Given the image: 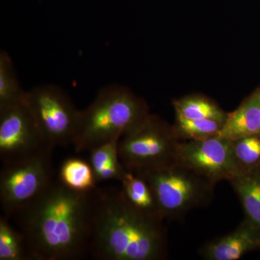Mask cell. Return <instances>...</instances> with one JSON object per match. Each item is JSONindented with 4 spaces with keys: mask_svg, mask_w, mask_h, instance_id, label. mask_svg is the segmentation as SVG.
Here are the masks:
<instances>
[{
    "mask_svg": "<svg viewBox=\"0 0 260 260\" xmlns=\"http://www.w3.org/2000/svg\"><path fill=\"white\" fill-rule=\"evenodd\" d=\"M54 179L14 215L32 260H80L89 255L92 194Z\"/></svg>",
    "mask_w": 260,
    "mask_h": 260,
    "instance_id": "6da1fadb",
    "label": "cell"
},
{
    "mask_svg": "<svg viewBox=\"0 0 260 260\" xmlns=\"http://www.w3.org/2000/svg\"><path fill=\"white\" fill-rule=\"evenodd\" d=\"M168 255L164 221L135 209L121 187L94 189L89 256L95 260H164Z\"/></svg>",
    "mask_w": 260,
    "mask_h": 260,
    "instance_id": "7a4b0ae2",
    "label": "cell"
},
{
    "mask_svg": "<svg viewBox=\"0 0 260 260\" xmlns=\"http://www.w3.org/2000/svg\"><path fill=\"white\" fill-rule=\"evenodd\" d=\"M149 114L143 100L129 89L110 84L98 92L91 104L80 110L73 147L77 153L88 152L123 135Z\"/></svg>",
    "mask_w": 260,
    "mask_h": 260,
    "instance_id": "3957f363",
    "label": "cell"
},
{
    "mask_svg": "<svg viewBox=\"0 0 260 260\" xmlns=\"http://www.w3.org/2000/svg\"><path fill=\"white\" fill-rule=\"evenodd\" d=\"M181 140L174 127L148 114L121 137L119 158L126 170L134 174L155 170L177 162Z\"/></svg>",
    "mask_w": 260,
    "mask_h": 260,
    "instance_id": "277c9868",
    "label": "cell"
},
{
    "mask_svg": "<svg viewBox=\"0 0 260 260\" xmlns=\"http://www.w3.org/2000/svg\"><path fill=\"white\" fill-rule=\"evenodd\" d=\"M138 175L150 184L165 220H182L213 198L215 184L179 162Z\"/></svg>",
    "mask_w": 260,
    "mask_h": 260,
    "instance_id": "5b68a950",
    "label": "cell"
},
{
    "mask_svg": "<svg viewBox=\"0 0 260 260\" xmlns=\"http://www.w3.org/2000/svg\"><path fill=\"white\" fill-rule=\"evenodd\" d=\"M23 100L49 146L73 145L80 110L63 89L54 84L37 85L26 90Z\"/></svg>",
    "mask_w": 260,
    "mask_h": 260,
    "instance_id": "8992f818",
    "label": "cell"
},
{
    "mask_svg": "<svg viewBox=\"0 0 260 260\" xmlns=\"http://www.w3.org/2000/svg\"><path fill=\"white\" fill-rule=\"evenodd\" d=\"M52 149L31 158L3 165L0 203L3 215L10 218L42 194L54 181Z\"/></svg>",
    "mask_w": 260,
    "mask_h": 260,
    "instance_id": "52a82bcc",
    "label": "cell"
},
{
    "mask_svg": "<svg viewBox=\"0 0 260 260\" xmlns=\"http://www.w3.org/2000/svg\"><path fill=\"white\" fill-rule=\"evenodd\" d=\"M48 145L24 100L0 109V160L3 165L42 153Z\"/></svg>",
    "mask_w": 260,
    "mask_h": 260,
    "instance_id": "ba28073f",
    "label": "cell"
},
{
    "mask_svg": "<svg viewBox=\"0 0 260 260\" xmlns=\"http://www.w3.org/2000/svg\"><path fill=\"white\" fill-rule=\"evenodd\" d=\"M177 162L216 184L239 172L232 141L219 135L199 140H181Z\"/></svg>",
    "mask_w": 260,
    "mask_h": 260,
    "instance_id": "9c48e42d",
    "label": "cell"
},
{
    "mask_svg": "<svg viewBox=\"0 0 260 260\" xmlns=\"http://www.w3.org/2000/svg\"><path fill=\"white\" fill-rule=\"evenodd\" d=\"M260 249V231L245 218L235 230L202 246L199 254L205 260H237Z\"/></svg>",
    "mask_w": 260,
    "mask_h": 260,
    "instance_id": "30bf717a",
    "label": "cell"
},
{
    "mask_svg": "<svg viewBox=\"0 0 260 260\" xmlns=\"http://www.w3.org/2000/svg\"><path fill=\"white\" fill-rule=\"evenodd\" d=\"M260 133V92L254 93L227 114L219 136L234 140Z\"/></svg>",
    "mask_w": 260,
    "mask_h": 260,
    "instance_id": "8fae6325",
    "label": "cell"
},
{
    "mask_svg": "<svg viewBox=\"0 0 260 260\" xmlns=\"http://www.w3.org/2000/svg\"><path fill=\"white\" fill-rule=\"evenodd\" d=\"M120 183L123 194L135 209L149 218L165 220L153 189L144 177L127 171Z\"/></svg>",
    "mask_w": 260,
    "mask_h": 260,
    "instance_id": "7c38bea8",
    "label": "cell"
},
{
    "mask_svg": "<svg viewBox=\"0 0 260 260\" xmlns=\"http://www.w3.org/2000/svg\"><path fill=\"white\" fill-rule=\"evenodd\" d=\"M229 181L242 203L245 218L260 231V169L238 172Z\"/></svg>",
    "mask_w": 260,
    "mask_h": 260,
    "instance_id": "4fadbf2b",
    "label": "cell"
},
{
    "mask_svg": "<svg viewBox=\"0 0 260 260\" xmlns=\"http://www.w3.org/2000/svg\"><path fill=\"white\" fill-rule=\"evenodd\" d=\"M119 140H113L89 150V162L97 184L104 181H121L125 175V168L119 158Z\"/></svg>",
    "mask_w": 260,
    "mask_h": 260,
    "instance_id": "5bb4252c",
    "label": "cell"
},
{
    "mask_svg": "<svg viewBox=\"0 0 260 260\" xmlns=\"http://www.w3.org/2000/svg\"><path fill=\"white\" fill-rule=\"evenodd\" d=\"M57 179L67 187L79 192H90L97 187L90 162L80 158L72 157L64 160Z\"/></svg>",
    "mask_w": 260,
    "mask_h": 260,
    "instance_id": "9a60e30c",
    "label": "cell"
},
{
    "mask_svg": "<svg viewBox=\"0 0 260 260\" xmlns=\"http://www.w3.org/2000/svg\"><path fill=\"white\" fill-rule=\"evenodd\" d=\"M25 92L20 85L11 56L8 51H0V109L22 102Z\"/></svg>",
    "mask_w": 260,
    "mask_h": 260,
    "instance_id": "2e32d148",
    "label": "cell"
},
{
    "mask_svg": "<svg viewBox=\"0 0 260 260\" xmlns=\"http://www.w3.org/2000/svg\"><path fill=\"white\" fill-rule=\"evenodd\" d=\"M0 260H32L23 234L4 215L0 217Z\"/></svg>",
    "mask_w": 260,
    "mask_h": 260,
    "instance_id": "e0dca14e",
    "label": "cell"
},
{
    "mask_svg": "<svg viewBox=\"0 0 260 260\" xmlns=\"http://www.w3.org/2000/svg\"><path fill=\"white\" fill-rule=\"evenodd\" d=\"M176 115L189 119H213L224 122L227 114L205 98L191 96L174 101Z\"/></svg>",
    "mask_w": 260,
    "mask_h": 260,
    "instance_id": "ac0fdd59",
    "label": "cell"
},
{
    "mask_svg": "<svg viewBox=\"0 0 260 260\" xmlns=\"http://www.w3.org/2000/svg\"><path fill=\"white\" fill-rule=\"evenodd\" d=\"M174 129L181 140H199L218 135L223 122L213 119H189L176 115Z\"/></svg>",
    "mask_w": 260,
    "mask_h": 260,
    "instance_id": "d6986e66",
    "label": "cell"
},
{
    "mask_svg": "<svg viewBox=\"0 0 260 260\" xmlns=\"http://www.w3.org/2000/svg\"><path fill=\"white\" fill-rule=\"evenodd\" d=\"M232 147L239 172L260 169V133L234 140Z\"/></svg>",
    "mask_w": 260,
    "mask_h": 260,
    "instance_id": "ffe728a7",
    "label": "cell"
}]
</instances>
